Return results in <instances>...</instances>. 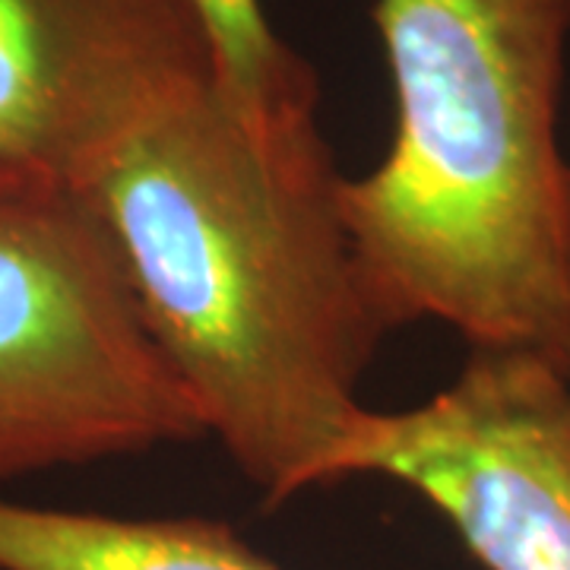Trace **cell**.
Returning <instances> with one entry per match:
<instances>
[{"mask_svg":"<svg viewBox=\"0 0 570 570\" xmlns=\"http://www.w3.org/2000/svg\"><path fill=\"white\" fill-rule=\"evenodd\" d=\"M0 570H279L228 523L108 517L0 498Z\"/></svg>","mask_w":570,"mask_h":570,"instance_id":"6","label":"cell"},{"mask_svg":"<svg viewBox=\"0 0 570 570\" xmlns=\"http://www.w3.org/2000/svg\"><path fill=\"white\" fill-rule=\"evenodd\" d=\"M209 86L197 0H0V190L82 194L140 127Z\"/></svg>","mask_w":570,"mask_h":570,"instance_id":"5","label":"cell"},{"mask_svg":"<svg viewBox=\"0 0 570 570\" xmlns=\"http://www.w3.org/2000/svg\"><path fill=\"white\" fill-rule=\"evenodd\" d=\"M340 178L330 146L273 153L209 86L140 127L82 190L204 431L269 508L321 489L393 333Z\"/></svg>","mask_w":570,"mask_h":570,"instance_id":"1","label":"cell"},{"mask_svg":"<svg viewBox=\"0 0 570 570\" xmlns=\"http://www.w3.org/2000/svg\"><path fill=\"white\" fill-rule=\"evenodd\" d=\"M396 124L340 178V213L390 330L453 326L469 348L570 340V165L558 99L570 0H377Z\"/></svg>","mask_w":570,"mask_h":570,"instance_id":"2","label":"cell"},{"mask_svg":"<svg viewBox=\"0 0 570 570\" xmlns=\"http://www.w3.org/2000/svg\"><path fill=\"white\" fill-rule=\"evenodd\" d=\"M381 475L438 510L485 570H570V384L532 348H472L431 400L362 409L321 485Z\"/></svg>","mask_w":570,"mask_h":570,"instance_id":"4","label":"cell"},{"mask_svg":"<svg viewBox=\"0 0 570 570\" xmlns=\"http://www.w3.org/2000/svg\"><path fill=\"white\" fill-rule=\"evenodd\" d=\"M216 89L254 140L273 153L326 146L317 121L321 82L314 67L285 45L261 0H197Z\"/></svg>","mask_w":570,"mask_h":570,"instance_id":"7","label":"cell"},{"mask_svg":"<svg viewBox=\"0 0 570 570\" xmlns=\"http://www.w3.org/2000/svg\"><path fill=\"white\" fill-rule=\"evenodd\" d=\"M561 371H564V377H568V384H570V340H568V348H564V358H561Z\"/></svg>","mask_w":570,"mask_h":570,"instance_id":"8","label":"cell"},{"mask_svg":"<svg viewBox=\"0 0 570 570\" xmlns=\"http://www.w3.org/2000/svg\"><path fill=\"white\" fill-rule=\"evenodd\" d=\"M204 434L99 209L0 190V485Z\"/></svg>","mask_w":570,"mask_h":570,"instance_id":"3","label":"cell"},{"mask_svg":"<svg viewBox=\"0 0 570 570\" xmlns=\"http://www.w3.org/2000/svg\"><path fill=\"white\" fill-rule=\"evenodd\" d=\"M568 190H570V181H568Z\"/></svg>","mask_w":570,"mask_h":570,"instance_id":"9","label":"cell"}]
</instances>
